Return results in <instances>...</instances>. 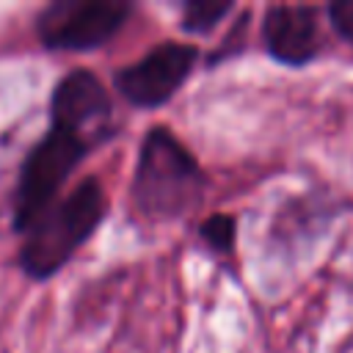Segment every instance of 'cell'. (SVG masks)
I'll return each mask as SVG.
<instances>
[{
    "label": "cell",
    "mask_w": 353,
    "mask_h": 353,
    "mask_svg": "<svg viewBox=\"0 0 353 353\" xmlns=\"http://www.w3.org/2000/svg\"><path fill=\"white\" fill-rule=\"evenodd\" d=\"M207 174L196 154L174 135V130L154 124L141 141L130 199L146 221H176L196 210L207 193Z\"/></svg>",
    "instance_id": "6da1fadb"
},
{
    "label": "cell",
    "mask_w": 353,
    "mask_h": 353,
    "mask_svg": "<svg viewBox=\"0 0 353 353\" xmlns=\"http://www.w3.org/2000/svg\"><path fill=\"white\" fill-rule=\"evenodd\" d=\"M110 201L97 176H85L66 196H61L33 226L22 234L19 268L33 281L52 279L108 218Z\"/></svg>",
    "instance_id": "7a4b0ae2"
},
{
    "label": "cell",
    "mask_w": 353,
    "mask_h": 353,
    "mask_svg": "<svg viewBox=\"0 0 353 353\" xmlns=\"http://www.w3.org/2000/svg\"><path fill=\"white\" fill-rule=\"evenodd\" d=\"M94 146L99 143L91 135L50 119L44 135L28 149L19 165V179L11 196L14 232L25 234L33 221L61 199L63 185Z\"/></svg>",
    "instance_id": "3957f363"
},
{
    "label": "cell",
    "mask_w": 353,
    "mask_h": 353,
    "mask_svg": "<svg viewBox=\"0 0 353 353\" xmlns=\"http://www.w3.org/2000/svg\"><path fill=\"white\" fill-rule=\"evenodd\" d=\"M132 11L130 0H52L36 17V36L47 50L91 52L105 47Z\"/></svg>",
    "instance_id": "277c9868"
},
{
    "label": "cell",
    "mask_w": 353,
    "mask_h": 353,
    "mask_svg": "<svg viewBox=\"0 0 353 353\" xmlns=\"http://www.w3.org/2000/svg\"><path fill=\"white\" fill-rule=\"evenodd\" d=\"M199 47L185 41H160L138 61L113 72V88L132 105L154 110L176 97L185 80L193 74Z\"/></svg>",
    "instance_id": "5b68a950"
},
{
    "label": "cell",
    "mask_w": 353,
    "mask_h": 353,
    "mask_svg": "<svg viewBox=\"0 0 353 353\" xmlns=\"http://www.w3.org/2000/svg\"><path fill=\"white\" fill-rule=\"evenodd\" d=\"M50 119L91 135L97 143H105L116 130L110 94L91 69H72L52 85Z\"/></svg>",
    "instance_id": "8992f818"
},
{
    "label": "cell",
    "mask_w": 353,
    "mask_h": 353,
    "mask_svg": "<svg viewBox=\"0 0 353 353\" xmlns=\"http://www.w3.org/2000/svg\"><path fill=\"white\" fill-rule=\"evenodd\" d=\"M265 52L284 66H306L323 50L317 6H268L259 25Z\"/></svg>",
    "instance_id": "52a82bcc"
},
{
    "label": "cell",
    "mask_w": 353,
    "mask_h": 353,
    "mask_svg": "<svg viewBox=\"0 0 353 353\" xmlns=\"http://www.w3.org/2000/svg\"><path fill=\"white\" fill-rule=\"evenodd\" d=\"M226 14H232V3L226 0H188L182 3V30L185 33H210Z\"/></svg>",
    "instance_id": "ba28073f"
},
{
    "label": "cell",
    "mask_w": 353,
    "mask_h": 353,
    "mask_svg": "<svg viewBox=\"0 0 353 353\" xmlns=\"http://www.w3.org/2000/svg\"><path fill=\"white\" fill-rule=\"evenodd\" d=\"M199 237L218 256H232L237 240V218L229 212H215L199 223Z\"/></svg>",
    "instance_id": "9c48e42d"
},
{
    "label": "cell",
    "mask_w": 353,
    "mask_h": 353,
    "mask_svg": "<svg viewBox=\"0 0 353 353\" xmlns=\"http://www.w3.org/2000/svg\"><path fill=\"white\" fill-rule=\"evenodd\" d=\"M245 28H248V11H243V17L234 22V28L223 36V41L218 44V50L210 55V63H218V61H223V58L240 52V50H243V41H245Z\"/></svg>",
    "instance_id": "30bf717a"
},
{
    "label": "cell",
    "mask_w": 353,
    "mask_h": 353,
    "mask_svg": "<svg viewBox=\"0 0 353 353\" xmlns=\"http://www.w3.org/2000/svg\"><path fill=\"white\" fill-rule=\"evenodd\" d=\"M325 11H328L334 30L353 47V0H334Z\"/></svg>",
    "instance_id": "8fae6325"
}]
</instances>
